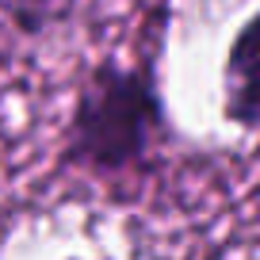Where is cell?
I'll return each mask as SVG.
<instances>
[{
    "label": "cell",
    "mask_w": 260,
    "mask_h": 260,
    "mask_svg": "<svg viewBox=\"0 0 260 260\" xmlns=\"http://www.w3.org/2000/svg\"><path fill=\"white\" fill-rule=\"evenodd\" d=\"M77 8H81V0H0V16L23 39H42L65 27L77 16Z\"/></svg>",
    "instance_id": "3"
},
{
    "label": "cell",
    "mask_w": 260,
    "mask_h": 260,
    "mask_svg": "<svg viewBox=\"0 0 260 260\" xmlns=\"http://www.w3.org/2000/svg\"><path fill=\"white\" fill-rule=\"evenodd\" d=\"M169 138V111L153 61L104 57L84 73L65 122L61 165L88 176L142 172Z\"/></svg>",
    "instance_id": "1"
},
{
    "label": "cell",
    "mask_w": 260,
    "mask_h": 260,
    "mask_svg": "<svg viewBox=\"0 0 260 260\" xmlns=\"http://www.w3.org/2000/svg\"><path fill=\"white\" fill-rule=\"evenodd\" d=\"M69 260H84V256H69ZM100 260H107V256H100Z\"/></svg>",
    "instance_id": "5"
},
{
    "label": "cell",
    "mask_w": 260,
    "mask_h": 260,
    "mask_svg": "<svg viewBox=\"0 0 260 260\" xmlns=\"http://www.w3.org/2000/svg\"><path fill=\"white\" fill-rule=\"evenodd\" d=\"M222 119L237 130H260V8L237 27L226 46Z\"/></svg>",
    "instance_id": "2"
},
{
    "label": "cell",
    "mask_w": 260,
    "mask_h": 260,
    "mask_svg": "<svg viewBox=\"0 0 260 260\" xmlns=\"http://www.w3.org/2000/svg\"><path fill=\"white\" fill-rule=\"evenodd\" d=\"M4 69H8V54H4V50H0V73H4Z\"/></svg>",
    "instance_id": "4"
}]
</instances>
